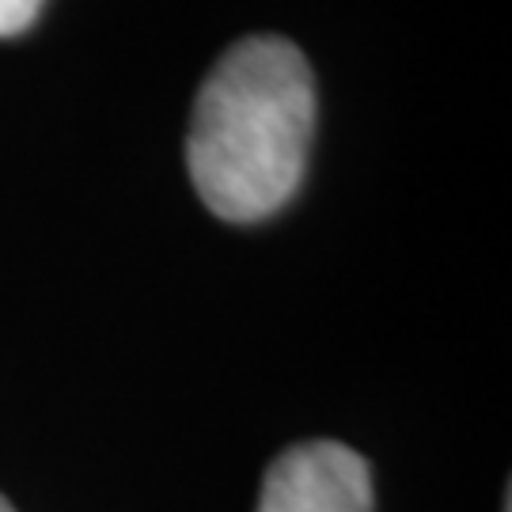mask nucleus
<instances>
[{"instance_id":"1","label":"nucleus","mask_w":512,"mask_h":512,"mask_svg":"<svg viewBox=\"0 0 512 512\" xmlns=\"http://www.w3.org/2000/svg\"><path fill=\"white\" fill-rule=\"evenodd\" d=\"M315 133V76L289 38L251 35L209 69L190 114L186 167L209 213L255 224L296 194Z\"/></svg>"},{"instance_id":"2","label":"nucleus","mask_w":512,"mask_h":512,"mask_svg":"<svg viewBox=\"0 0 512 512\" xmlns=\"http://www.w3.org/2000/svg\"><path fill=\"white\" fill-rule=\"evenodd\" d=\"M255 512H372V471L338 440L293 444L270 463Z\"/></svg>"},{"instance_id":"3","label":"nucleus","mask_w":512,"mask_h":512,"mask_svg":"<svg viewBox=\"0 0 512 512\" xmlns=\"http://www.w3.org/2000/svg\"><path fill=\"white\" fill-rule=\"evenodd\" d=\"M46 0H0V38L23 35L38 19Z\"/></svg>"},{"instance_id":"4","label":"nucleus","mask_w":512,"mask_h":512,"mask_svg":"<svg viewBox=\"0 0 512 512\" xmlns=\"http://www.w3.org/2000/svg\"><path fill=\"white\" fill-rule=\"evenodd\" d=\"M0 512H16V509H12V505H8V501H4V497H0Z\"/></svg>"}]
</instances>
